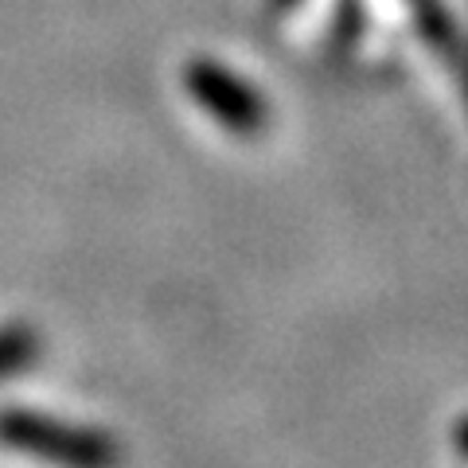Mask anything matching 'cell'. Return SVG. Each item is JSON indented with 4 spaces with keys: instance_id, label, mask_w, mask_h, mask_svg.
<instances>
[{
    "instance_id": "obj_1",
    "label": "cell",
    "mask_w": 468,
    "mask_h": 468,
    "mask_svg": "<svg viewBox=\"0 0 468 468\" xmlns=\"http://www.w3.org/2000/svg\"><path fill=\"white\" fill-rule=\"evenodd\" d=\"M0 445L32 452L43 461L63 464H110L117 461V445L106 433L82 430L32 410H0Z\"/></svg>"
},
{
    "instance_id": "obj_2",
    "label": "cell",
    "mask_w": 468,
    "mask_h": 468,
    "mask_svg": "<svg viewBox=\"0 0 468 468\" xmlns=\"http://www.w3.org/2000/svg\"><path fill=\"white\" fill-rule=\"evenodd\" d=\"M187 86H192V94L215 117H223L227 125H234V129H258L261 101L254 98V90H246V86L234 75H227V70H218L211 63H196L192 70H187Z\"/></svg>"
},
{
    "instance_id": "obj_3",
    "label": "cell",
    "mask_w": 468,
    "mask_h": 468,
    "mask_svg": "<svg viewBox=\"0 0 468 468\" xmlns=\"http://www.w3.org/2000/svg\"><path fill=\"white\" fill-rule=\"evenodd\" d=\"M36 359H39V335L32 328H24V324L0 328V383L27 371Z\"/></svg>"
}]
</instances>
